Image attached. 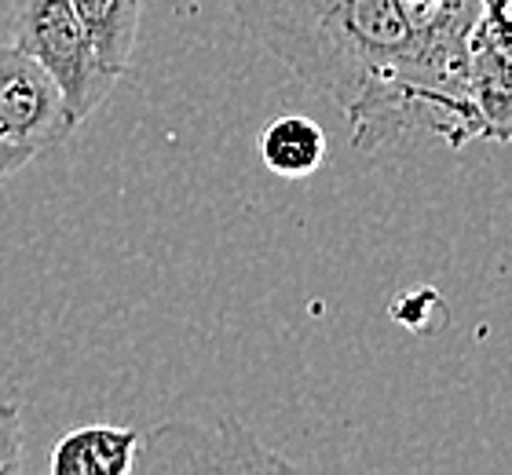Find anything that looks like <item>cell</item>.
I'll use <instances>...</instances> for the list:
<instances>
[{
  "instance_id": "1",
  "label": "cell",
  "mask_w": 512,
  "mask_h": 475,
  "mask_svg": "<svg viewBox=\"0 0 512 475\" xmlns=\"http://www.w3.org/2000/svg\"><path fill=\"white\" fill-rule=\"evenodd\" d=\"M238 22L326 95L348 121L352 150L425 132L461 150L480 139L469 95L436 70L399 0H227Z\"/></svg>"
},
{
  "instance_id": "2",
  "label": "cell",
  "mask_w": 512,
  "mask_h": 475,
  "mask_svg": "<svg viewBox=\"0 0 512 475\" xmlns=\"http://www.w3.org/2000/svg\"><path fill=\"white\" fill-rule=\"evenodd\" d=\"M11 41L55 77L77 121L96 114L118 85L70 0H11Z\"/></svg>"
},
{
  "instance_id": "3",
  "label": "cell",
  "mask_w": 512,
  "mask_h": 475,
  "mask_svg": "<svg viewBox=\"0 0 512 475\" xmlns=\"http://www.w3.org/2000/svg\"><path fill=\"white\" fill-rule=\"evenodd\" d=\"M271 472L289 468L278 454L264 450L238 421L216 424L165 421L139 439L136 472Z\"/></svg>"
},
{
  "instance_id": "4",
  "label": "cell",
  "mask_w": 512,
  "mask_h": 475,
  "mask_svg": "<svg viewBox=\"0 0 512 475\" xmlns=\"http://www.w3.org/2000/svg\"><path fill=\"white\" fill-rule=\"evenodd\" d=\"M77 125L55 77L11 37H0V139L44 154L74 136Z\"/></svg>"
},
{
  "instance_id": "5",
  "label": "cell",
  "mask_w": 512,
  "mask_h": 475,
  "mask_svg": "<svg viewBox=\"0 0 512 475\" xmlns=\"http://www.w3.org/2000/svg\"><path fill=\"white\" fill-rule=\"evenodd\" d=\"M465 95L483 143H512V0L483 4L472 26Z\"/></svg>"
},
{
  "instance_id": "6",
  "label": "cell",
  "mask_w": 512,
  "mask_h": 475,
  "mask_svg": "<svg viewBox=\"0 0 512 475\" xmlns=\"http://www.w3.org/2000/svg\"><path fill=\"white\" fill-rule=\"evenodd\" d=\"M139 439L136 428L85 424L63 435L52 450V475H128L136 472Z\"/></svg>"
},
{
  "instance_id": "7",
  "label": "cell",
  "mask_w": 512,
  "mask_h": 475,
  "mask_svg": "<svg viewBox=\"0 0 512 475\" xmlns=\"http://www.w3.org/2000/svg\"><path fill=\"white\" fill-rule=\"evenodd\" d=\"M330 154V139L322 132L319 121L304 114H282L267 121L260 132V161L267 172L282 180H308L322 169Z\"/></svg>"
},
{
  "instance_id": "8",
  "label": "cell",
  "mask_w": 512,
  "mask_h": 475,
  "mask_svg": "<svg viewBox=\"0 0 512 475\" xmlns=\"http://www.w3.org/2000/svg\"><path fill=\"white\" fill-rule=\"evenodd\" d=\"M70 4L85 22L99 59L107 63V70H114L121 77L132 66L143 0H70Z\"/></svg>"
},
{
  "instance_id": "9",
  "label": "cell",
  "mask_w": 512,
  "mask_h": 475,
  "mask_svg": "<svg viewBox=\"0 0 512 475\" xmlns=\"http://www.w3.org/2000/svg\"><path fill=\"white\" fill-rule=\"evenodd\" d=\"M26 468L22 410L11 395H0V475H19Z\"/></svg>"
},
{
  "instance_id": "10",
  "label": "cell",
  "mask_w": 512,
  "mask_h": 475,
  "mask_svg": "<svg viewBox=\"0 0 512 475\" xmlns=\"http://www.w3.org/2000/svg\"><path fill=\"white\" fill-rule=\"evenodd\" d=\"M33 158H37L33 150L15 147V143H8V139H0V183L8 180V176H15L19 169H26Z\"/></svg>"
},
{
  "instance_id": "11",
  "label": "cell",
  "mask_w": 512,
  "mask_h": 475,
  "mask_svg": "<svg viewBox=\"0 0 512 475\" xmlns=\"http://www.w3.org/2000/svg\"><path fill=\"white\" fill-rule=\"evenodd\" d=\"M483 4H491V0H483Z\"/></svg>"
}]
</instances>
